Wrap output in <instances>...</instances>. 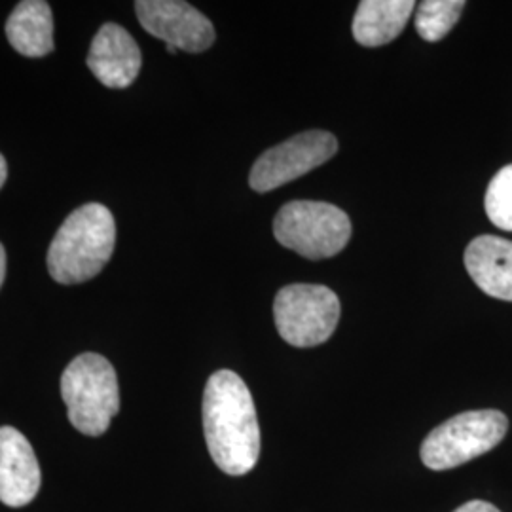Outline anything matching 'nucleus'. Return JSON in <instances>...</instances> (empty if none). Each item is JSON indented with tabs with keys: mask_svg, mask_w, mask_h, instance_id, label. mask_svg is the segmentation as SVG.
Returning <instances> with one entry per match:
<instances>
[{
	"mask_svg": "<svg viewBox=\"0 0 512 512\" xmlns=\"http://www.w3.org/2000/svg\"><path fill=\"white\" fill-rule=\"evenodd\" d=\"M203 431L209 454L226 475L243 476L260 458V427L249 387L232 370L215 372L203 393Z\"/></svg>",
	"mask_w": 512,
	"mask_h": 512,
	"instance_id": "f257e3e1",
	"label": "nucleus"
},
{
	"mask_svg": "<svg viewBox=\"0 0 512 512\" xmlns=\"http://www.w3.org/2000/svg\"><path fill=\"white\" fill-rule=\"evenodd\" d=\"M116 245V222L101 203L71 213L48 249V272L61 285L90 281L109 262Z\"/></svg>",
	"mask_w": 512,
	"mask_h": 512,
	"instance_id": "f03ea898",
	"label": "nucleus"
},
{
	"mask_svg": "<svg viewBox=\"0 0 512 512\" xmlns=\"http://www.w3.org/2000/svg\"><path fill=\"white\" fill-rule=\"evenodd\" d=\"M61 397L74 429L88 437L103 435L120 412L114 366L97 353L78 355L61 376Z\"/></svg>",
	"mask_w": 512,
	"mask_h": 512,
	"instance_id": "7ed1b4c3",
	"label": "nucleus"
},
{
	"mask_svg": "<svg viewBox=\"0 0 512 512\" xmlns=\"http://www.w3.org/2000/svg\"><path fill=\"white\" fill-rule=\"evenodd\" d=\"M509 420L499 410L463 412L437 429L421 444V461L433 471H448L473 461L505 439Z\"/></svg>",
	"mask_w": 512,
	"mask_h": 512,
	"instance_id": "20e7f679",
	"label": "nucleus"
},
{
	"mask_svg": "<svg viewBox=\"0 0 512 512\" xmlns=\"http://www.w3.org/2000/svg\"><path fill=\"white\" fill-rule=\"evenodd\" d=\"M274 236L304 258L338 255L351 238V220L340 207L325 202H291L274 219Z\"/></svg>",
	"mask_w": 512,
	"mask_h": 512,
	"instance_id": "39448f33",
	"label": "nucleus"
},
{
	"mask_svg": "<svg viewBox=\"0 0 512 512\" xmlns=\"http://www.w3.org/2000/svg\"><path fill=\"white\" fill-rule=\"evenodd\" d=\"M275 327L294 348L325 344L340 321V300L325 285L296 283L283 287L274 302Z\"/></svg>",
	"mask_w": 512,
	"mask_h": 512,
	"instance_id": "423d86ee",
	"label": "nucleus"
},
{
	"mask_svg": "<svg viewBox=\"0 0 512 512\" xmlns=\"http://www.w3.org/2000/svg\"><path fill=\"white\" fill-rule=\"evenodd\" d=\"M338 152V141L329 131H306L293 139L266 150L256 160L249 184L255 192H272L283 184L306 175L319 165L327 164Z\"/></svg>",
	"mask_w": 512,
	"mask_h": 512,
	"instance_id": "0eeeda50",
	"label": "nucleus"
},
{
	"mask_svg": "<svg viewBox=\"0 0 512 512\" xmlns=\"http://www.w3.org/2000/svg\"><path fill=\"white\" fill-rule=\"evenodd\" d=\"M135 12L148 35L175 50L200 54L215 42L213 23L183 0H139Z\"/></svg>",
	"mask_w": 512,
	"mask_h": 512,
	"instance_id": "6e6552de",
	"label": "nucleus"
},
{
	"mask_svg": "<svg viewBox=\"0 0 512 512\" xmlns=\"http://www.w3.org/2000/svg\"><path fill=\"white\" fill-rule=\"evenodd\" d=\"M93 76L112 90L128 88L141 71V50L135 38L116 23H105L93 38L86 59Z\"/></svg>",
	"mask_w": 512,
	"mask_h": 512,
	"instance_id": "1a4fd4ad",
	"label": "nucleus"
},
{
	"mask_svg": "<svg viewBox=\"0 0 512 512\" xmlns=\"http://www.w3.org/2000/svg\"><path fill=\"white\" fill-rule=\"evenodd\" d=\"M40 465L29 440L14 427H0V501L8 507L29 505L40 490Z\"/></svg>",
	"mask_w": 512,
	"mask_h": 512,
	"instance_id": "9d476101",
	"label": "nucleus"
},
{
	"mask_svg": "<svg viewBox=\"0 0 512 512\" xmlns=\"http://www.w3.org/2000/svg\"><path fill=\"white\" fill-rule=\"evenodd\" d=\"M465 268L482 293L512 302V241L478 236L465 251Z\"/></svg>",
	"mask_w": 512,
	"mask_h": 512,
	"instance_id": "9b49d317",
	"label": "nucleus"
},
{
	"mask_svg": "<svg viewBox=\"0 0 512 512\" xmlns=\"http://www.w3.org/2000/svg\"><path fill=\"white\" fill-rule=\"evenodd\" d=\"M10 46L25 57H44L54 50V16L44 0H23L6 21Z\"/></svg>",
	"mask_w": 512,
	"mask_h": 512,
	"instance_id": "f8f14e48",
	"label": "nucleus"
},
{
	"mask_svg": "<svg viewBox=\"0 0 512 512\" xmlns=\"http://www.w3.org/2000/svg\"><path fill=\"white\" fill-rule=\"evenodd\" d=\"M414 8L412 0H363L353 18V37L366 48L389 44L403 33Z\"/></svg>",
	"mask_w": 512,
	"mask_h": 512,
	"instance_id": "ddd939ff",
	"label": "nucleus"
},
{
	"mask_svg": "<svg viewBox=\"0 0 512 512\" xmlns=\"http://www.w3.org/2000/svg\"><path fill=\"white\" fill-rule=\"evenodd\" d=\"M463 0H425L416 12V31L423 40L437 42L446 37L463 14Z\"/></svg>",
	"mask_w": 512,
	"mask_h": 512,
	"instance_id": "4468645a",
	"label": "nucleus"
},
{
	"mask_svg": "<svg viewBox=\"0 0 512 512\" xmlns=\"http://www.w3.org/2000/svg\"><path fill=\"white\" fill-rule=\"evenodd\" d=\"M484 207L497 228L512 232V164L499 169L488 184Z\"/></svg>",
	"mask_w": 512,
	"mask_h": 512,
	"instance_id": "2eb2a0df",
	"label": "nucleus"
},
{
	"mask_svg": "<svg viewBox=\"0 0 512 512\" xmlns=\"http://www.w3.org/2000/svg\"><path fill=\"white\" fill-rule=\"evenodd\" d=\"M454 512H501L497 507H494L492 503H486V501H469L465 505H461L459 509Z\"/></svg>",
	"mask_w": 512,
	"mask_h": 512,
	"instance_id": "dca6fc26",
	"label": "nucleus"
},
{
	"mask_svg": "<svg viewBox=\"0 0 512 512\" xmlns=\"http://www.w3.org/2000/svg\"><path fill=\"white\" fill-rule=\"evenodd\" d=\"M4 275H6V251H4V247L0 243V287H2Z\"/></svg>",
	"mask_w": 512,
	"mask_h": 512,
	"instance_id": "f3484780",
	"label": "nucleus"
},
{
	"mask_svg": "<svg viewBox=\"0 0 512 512\" xmlns=\"http://www.w3.org/2000/svg\"><path fill=\"white\" fill-rule=\"evenodd\" d=\"M6 177H8V165H6L4 156L0 154V188L6 183Z\"/></svg>",
	"mask_w": 512,
	"mask_h": 512,
	"instance_id": "a211bd4d",
	"label": "nucleus"
}]
</instances>
